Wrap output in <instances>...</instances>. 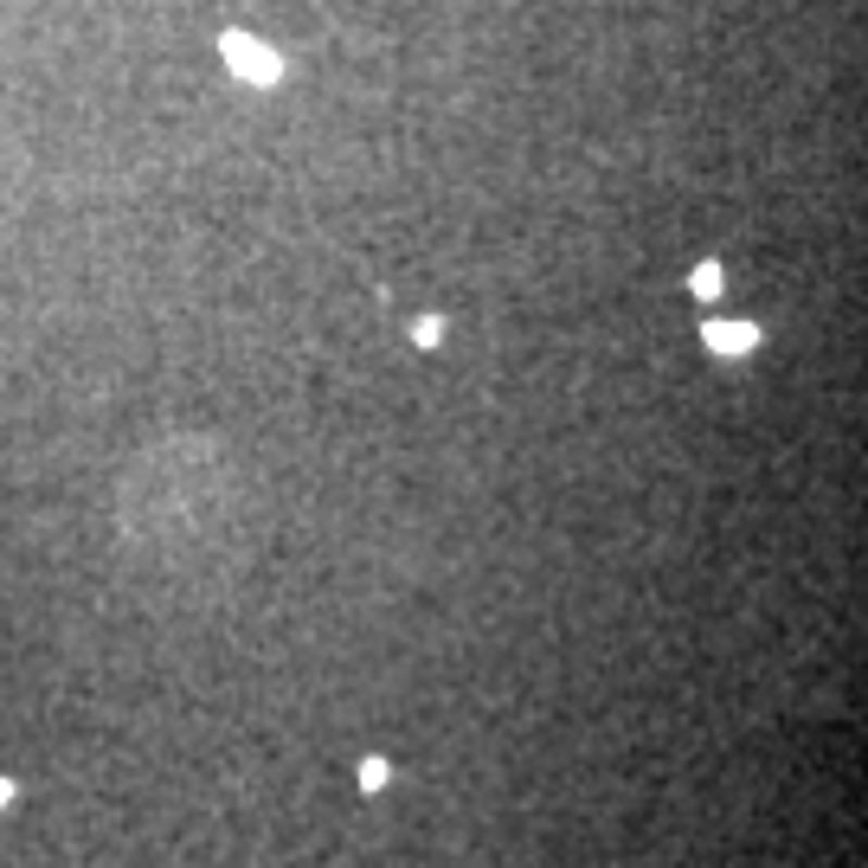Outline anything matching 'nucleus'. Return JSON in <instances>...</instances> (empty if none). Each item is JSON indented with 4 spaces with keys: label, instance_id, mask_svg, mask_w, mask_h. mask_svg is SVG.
<instances>
[{
    "label": "nucleus",
    "instance_id": "20e7f679",
    "mask_svg": "<svg viewBox=\"0 0 868 868\" xmlns=\"http://www.w3.org/2000/svg\"><path fill=\"white\" fill-rule=\"evenodd\" d=\"M412 342H419V348H437V342H444V322H437V315H419V322H412Z\"/></svg>",
    "mask_w": 868,
    "mask_h": 868
},
{
    "label": "nucleus",
    "instance_id": "f03ea898",
    "mask_svg": "<svg viewBox=\"0 0 868 868\" xmlns=\"http://www.w3.org/2000/svg\"><path fill=\"white\" fill-rule=\"evenodd\" d=\"M702 342H708L715 355H753L759 328H753V322H708V328H702Z\"/></svg>",
    "mask_w": 868,
    "mask_h": 868
},
{
    "label": "nucleus",
    "instance_id": "f257e3e1",
    "mask_svg": "<svg viewBox=\"0 0 868 868\" xmlns=\"http://www.w3.org/2000/svg\"><path fill=\"white\" fill-rule=\"evenodd\" d=\"M219 52H225V72H238L245 84H277L284 77V59L251 33H219Z\"/></svg>",
    "mask_w": 868,
    "mask_h": 868
},
{
    "label": "nucleus",
    "instance_id": "423d86ee",
    "mask_svg": "<svg viewBox=\"0 0 868 868\" xmlns=\"http://www.w3.org/2000/svg\"><path fill=\"white\" fill-rule=\"evenodd\" d=\"M0 804H13V779H0Z\"/></svg>",
    "mask_w": 868,
    "mask_h": 868
},
{
    "label": "nucleus",
    "instance_id": "39448f33",
    "mask_svg": "<svg viewBox=\"0 0 868 868\" xmlns=\"http://www.w3.org/2000/svg\"><path fill=\"white\" fill-rule=\"evenodd\" d=\"M361 785H367V792H380V785H386V759H367V766H361Z\"/></svg>",
    "mask_w": 868,
    "mask_h": 868
},
{
    "label": "nucleus",
    "instance_id": "7ed1b4c3",
    "mask_svg": "<svg viewBox=\"0 0 868 868\" xmlns=\"http://www.w3.org/2000/svg\"><path fill=\"white\" fill-rule=\"evenodd\" d=\"M689 289H695L702 302H715V296H721V264H695V277H689Z\"/></svg>",
    "mask_w": 868,
    "mask_h": 868
}]
</instances>
